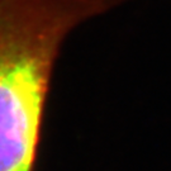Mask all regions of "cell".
<instances>
[{
    "label": "cell",
    "instance_id": "6da1fadb",
    "mask_svg": "<svg viewBox=\"0 0 171 171\" xmlns=\"http://www.w3.org/2000/svg\"><path fill=\"white\" fill-rule=\"evenodd\" d=\"M127 0H0V171H37L63 41Z\"/></svg>",
    "mask_w": 171,
    "mask_h": 171
}]
</instances>
